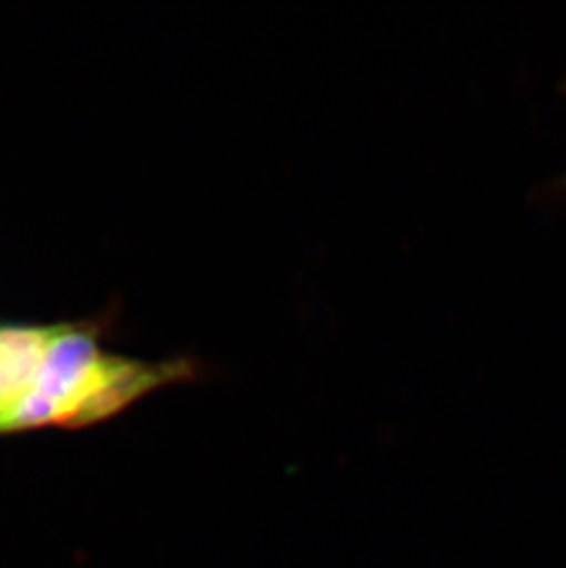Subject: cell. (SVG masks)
I'll return each instance as SVG.
<instances>
[{
  "mask_svg": "<svg viewBox=\"0 0 566 568\" xmlns=\"http://www.w3.org/2000/svg\"><path fill=\"white\" fill-rule=\"evenodd\" d=\"M52 327L0 329V403L32 390L43 366Z\"/></svg>",
  "mask_w": 566,
  "mask_h": 568,
  "instance_id": "cell-1",
  "label": "cell"
}]
</instances>
